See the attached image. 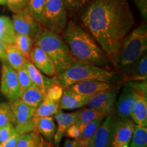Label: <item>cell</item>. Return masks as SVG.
Here are the masks:
<instances>
[{"mask_svg":"<svg viewBox=\"0 0 147 147\" xmlns=\"http://www.w3.org/2000/svg\"><path fill=\"white\" fill-rule=\"evenodd\" d=\"M34 45L40 48L49 55L55 64L57 75L78 62L59 34L42 27L34 39Z\"/></svg>","mask_w":147,"mask_h":147,"instance_id":"3957f363","label":"cell"},{"mask_svg":"<svg viewBox=\"0 0 147 147\" xmlns=\"http://www.w3.org/2000/svg\"><path fill=\"white\" fill-rule=\"evenodd\" d=\"M147 93V82H126L117 102L116 112L118 118L131 119L134 106L138 98Z\"/></svg>","mask_w":147,"mask_h":147,"instance_id":"8992f818","label":"cell"},{"mask_svg":"<svg viewBox=\"0 0 147 147\" xmlns=\"http://www.w3.org/2000/svg\"><path fill=\"white\" fill-rule=\"evenodd\" d=\"M14 118L10 104L1 103L0 104V127L13 125Z\"/></svg>","mask_w":147,"mask_h":147,"instance_id":"1f68e13d","label":"cell"},{"mask_svg":"<svg viewBox=\"0 0 147 147\" xmlns=\"http://www.w3.org/2000/svg\"><path fill=\"white\" fill-rule=\"evenodd\" d=\"M59 110V102H54L45 97L40 105L36 108L35 118L53 117Z\"/></svg>","mask_w":147,"mask_h":147,"instance_id":"484cf974","label":"cell"},{"mask_svg":"<svg viewBox=\"0 0 147 147\" xmlns=\"http://www.w3.org/2000/svg\"><path fill=\"white\" fill-rule=\"evenodd\" d=\"M0 5H5V0H0Z\"/></svg>","mask_w":147,"mask_h":147,"instance_id":"7bdbcfd3","label":"cell"},{"mask_svg":"<svg viewBox=\"0 0 147 147\" xmlns=\"http://www.w3.org/2000/svg\"><path fill=\"white\" fill-rule=\"evenodd\" d=\"M45 97V93H44L38 87L33 84L32 87L22 93L20 100L27 105L36 108L43 101Z\"/></svg>","mask_w":147,"mask_h":147,"instance_id":"d4e9b609","label":"cell"},{"mask_svg":"<svg viewBox=\"0 0 147 147\" xmlns=\"http://www.w3.org/2000/svg\"><path fill=\"white\" fill-rule=\"evenodd\" d=\"M17 134L13 125L0 127V143L3 144Z\"/></svg>","mask_w":147,"mask_h":147,"instance_id":"8d00e7d4","label":"cell"},{"mask_svg":"<svg viewBox=\"0 0 147 147\" xmlns=\"http://www.w3.org/2000/svg\"><path fill=\"white\" fill-rule=\"evenodd\" d=\"M129 147H147V127H140L134 124Z\"/></svg>","mask_w":147,"mask_h":147,"instance_id":"f1b7e54d","label":"cell"},{"mask_svg":"<svg viewBox=\"0 0 147 147\" xmlns=\"http://www.w3.org/2000/svg\"><path fill=\"white\" fill-rule=\"evenodd\" d=\"M0 91L9 102L18 100L21 95L16 71L7 63H3L1 67Z\"/></svg>","mask_w":147,"mask_h":147,"instance_id":"9c48e42d","label":"cell"},{"mask_svg":"<svg viewBox=\"0 0 147 147\" xmlns=\"http://www.w3.org/2000/svg\"><path fill=\"white\" fill-rule=\"evenodd\" d=\"M67 23V11L62 0H46L42 27L60 35Z\"/></svg>","mask_w":147,"mask_h":147,"instance_id":"52a82bcc","label":"cell"},{"mask_svg":"<svg viewBox=\"0 0 147 147\" xmlns=\"http://www.w3.org/2000/svg\"><path fill=\"white\" fill-rule=\"evenodd\" d=\"M35 126L36 131L44 138L49 142H53L57 129L56 124L53 117L35 118Z\"/></svg>","mask_w":147,"mask_h":147,"instance_id":"ffe728a7","label":"cell"},{"mask_svg":"<svg viewBox=\"0 0 147 147\" xmlns=\"http://www.w3.org/2000/svg\"><path fill=\"white\" fill-rule=\"evenodd\" d=\"M118 86H112L109 89L98 92L89 96L85 106L102 113L106 116L111 115L119 93Z\"/></svg>","mask_w":147,"mask_h":147,"instance_id":"30bf717a","label":"cell"},{"mask_svg":"<svg viewBox=\"0 0 147 147\" xmlns=\"http://www.w3.org/2000/svg\"><path fill=\"white\" fill-rule=\"evenodd\" d=\"M78 112V121L76 124L80 128L82 131L84 127L89 123L97 119L98 117H102V116H106L98 110L88 107L82 108ZM106 117H107V116H106Z\"/></svg>","mask_w":147,"mask_h":147,"instance_id":"83f0119b","label":"cell"},{"mask_svg":"<svg viewBox=\"0 0 147 147\" xmlns=\"http://www.w3.org/2000/svg\"><path fill=\"white\" fill-rule=\"evenodd\" d=\"M63 147H82L76 140H71L70 139H66L64 142Z\"/></svg>","mask_w":147,"mask_h":147,"instance_id":"b9f144b4","label":"cell"},{"mask_svg":"<svg viewBox=\"0 0 147 147\" xmlns=\"http://www.w3.org/2000/svg\"><path fill=\"white\" fill-rule=\"evenodd\" d=\"M29 0H5V5L14 14L18 13L27 8Z\"/></svg>","mask_w":147,"mask_h":147,"instance_id":"e575fe53","label":"cell"},{"mask_svg":"<svg viewBox=\"0 0 147 147\" xmlns=\"http://www.w3.org/2000/svg\"><path fill=\"white\" fill-rule=\"evenodd\" d=\"M134 128L131 119H114L111 147H129Z\"/></svg>","mask_w":147,"mask_h":147,"instance_id":"7c38bea8","label":"cell"},{"mask_svg":"<svg viewBox=\"0 0 147 147\" xmlns=\"http://www.w3.org/2000/svg\"><path fill=\"white\" fill-rule=\"evenodd\" d=\"M81 134L82 130L80 129V128L76 124H74L67 128L65 134L69 138L76 140L80 136Z\"/></svg>","mask_w":147,"mask_h":147,"instance_id":"74e56055","label":"cell"},{"mask_svg":"<svg viewBox=\"0 0 147 147\" xmlns=\"http://www.w3.org/2000/svg\"><path fill=\"white\" fill-rule=\"evenodd\" d=\"M92 0H62L66 10L71 13H76L87 6Z\"/></svg>","mask_w":147,"mask_h":147,"instance_id":"d6a6232c","label":"cell"},{"mask_svg":"<svg viewBox=\"0 0 147 147\" xmlns=\"http://www.w3.org/2000/svg\"><path fill=\"white\" fill-rule=\"evenodd\" d=\"M82 147H93V146H92V142L90 143V144H89L86 145V146H83Z\"/></svg>","mask_w":147,"mask_h":147,"instance_id":"ee69618b","label":"cell"},{"mask_svg":"<svg viewBox=\"0 0 147 147\" xmlns=\"http://www.w3.org/2000/svg\"><path fill=\"white\" fill-rule=\"evenodd\" d=\"M29 61L44 74L51 78L56 76L57 71L53 61L37 46H33L29 54Z\"/></svg>","mask_w":147,"mask_h":147,"instance_id":"4fadbf2b","label":"cell"},{"mask_svg":"<svg viewBox=\"0 0 147 147\" xmlns=\"http://www.w3.org/2000/svg\"><path fill=\"white\" fill-rule=\"evenodd\" d=\"M63 88L55 82V83L52 84L51 87L48 89L46 93V97L54 102H59L63 94Z\"/></svg>","mask_w":147,"mask_h":147,"instance_id":"d590c367","label":"cell"},{"mask_svg":"<svg viewBox=\"0 0 147 147\" xmlns=\"http://www.w3.org/2000/svg\"><path fill=\"white\" fill-rule=\"evenodd\" d=\"M80 19L117 69L121 45L136 23L128 0H92Z\"/></svg>","mask_w":147,"mask_h":147,"instance_id":"6da1fadb","label":"cell"},{"mask_svg":"<svg viewBox=\"0 0 147 147\" xmlns=\"http://www.w3.org/2000/svg\"><path fill=\"white\" fill-rule=\"evenodd\" d=\"M113 122L114 118L111 115L106 117L92 140L93 147H111Z\"/></svg>","mask_w":147,"mask_h":147,"instance_id":"2e32d148","label":"cell"},{"mask_svg":"<svg viewBox=\"0 0 147 147\" xmlns=\"http://www.w3.org/2000/svg\"><path fill=\"white\" fill-rule=\"evenodd\" d=\"M125 82L146 81L147 55H145L131 70L123 75Z\"/></svg>","mask_w":147,"mask_h":147,"instance_id":"603a6c76","label":"cell"},{"mask_svg":"<svg viewBox=\"0 0 147 147\" xmlns=\"http://www.w3.org/2000/svg\"><path fill=\"white\" fill-rule=\"evenodd\" d=\"M143 18H147V0H133Z\"/></svg>","mask_w":147,"mask_h":147,"instance_id":"f35d334b","label":"cell"},{"mask_svg":"<svg viewBox=\"0 0 147 147\" xmlns=\"http://www.w3.org/2000/svg\"><path fill=\"white\" fill-rule=\"evenodd\" d=\"M115 78L116 74L112 69L81 62H77L54 77L55 82L63 89L84 80H96L111 82Z\"/></svg>","mask_w":147,"mask_h":147,"instance_id":"5b68a950","label":"cell"},{"mask_svg":"<svg viewBox=\"0 0 147 147\" xmlns=\"http://www.w3.org/2000/svg\"><path fill=\"white\" fill-rule=\"evenodd\" d=\"M16 147H53V145L35 130L21 134Z\"/></svg>","mask_w":147,"mask_h":147,"instance_id":"d6986e66","label":"cell"},{"mask_svg":"<svg viewBox=\"0 0 147 147\" xmlns=\"http://www.w3.org/2000/svg\"><path fill=\"white\" fill-rule=\"evenodd\" d=\"M0 147H1V143H0Z\"/></svg>","mask_w":147,"mask_h":147,"instance_id":"f6af8a7d","label":"cell"},{"mask_svg":"<svg viewBox=\"0 0 147 147\" xmlns=\"http://www.w3.org/2000/svg\"><path fill=\"white\" fill-rule=\"evenodd\" d=\"M29 76L34 85L38 87L40 90H42L44 93H47L48 89L51 87V86L55 83L54 77H47L42 74L39 69L33 64L30 61H27L25 63Z\"/></svg>","mask_w":147,"mask_h":147,"instance_id":"e0dca14e","label":"cell"},{"mask_svg":"<svg viewBox=\"0 0 147 147\" xmlns=\"http://www.w3.org/2000/svg\"><path fill=\"white\" fill-rule=\"evenodd\" d=\"M89 96H84L64 89L59 106L60 110H74L85 106Z\"/></svg>","mask_w":147,"mask_h":147,"instance_id":"ac0fdd59","label":"cell"},{"mask_svg":"<svg viewBox=\"0 0 147 147\" xmlns=\"http://www.w3.org/2000/svg\"><path fill=\"white\" fill-rule=\"evenodd\" d=\"M46 0H29L27 9L36 18L37 21L42 24Z\"/></svg>","mask_w":147,"mask_h":147,"instance_id":"4dcf8cb0","label":"cell"},{"mask_svg":"<svg viewBox=\"0 0 147 147\" xmlns=\"http://www.w3.org/2000/svg\"><path fill=\"white\" fill-rule=\"evenodd\" d=\"M9 104L13 114V125L16 132L24 134L35 131L36 108L27 105L20 99Z\"/></svg>","mask_w":147,"mask_h":147,"instance_id":"ba28073f","label":"cell"},{"mask_svg":"<svg viewBox=\"0 0 147 147\" xmlns=\"http://www.w3.org/2000/svg\"><path fill=\"white\" fill-rule=\"evenodd\" d=\"M113 85L111 82L96 80H89L76 82L65 89L78 95H84V96H91L98 92L109 89Z\"/></svg>","mask_w":147,"mask_h":147,"instance_id":"5bb4252c","label":"cell"},{"mask_svg":"<svg viewBox=\"0 0 147 147\" xmlns=\"http://www.w3.org/2000/svg\"><path fill=\"white\" fill-rule=\"evenodd\" d=\"M62 38L78 62L112 69L111 61L87 30L74 21L67 22Z\"/></svg>","mask_w":147,"mask_h":147,"instance_id":"7a4b0ae2","label":"cell"},{"mask_svg":"<svg viewBox=\"0 0 147 147\" xmlns=\"http://www.w3.org/2000/svg\"><path fill=\"white\" fill-rule=\"evenodd\" d=\"M20 136H21V134L18 133L16 134L6 142L1 144V147H16Z\"/></svg>","mask_w":147,"mask_h":147,"instance_id":"ab89813d","label":"cell"},{"mask_svg":"<svg viewBox=\"0 0 147 147\" xmlns=\"http://www.w3.org/2000/svg\"><path fill=\"white\" fill-rule=\"evenodd\" d=\"M131 119L135 125L147 127V93L141 95L136 102L131 112Z\"/></svg>","mask_w":147,"mask_h":147,"instance_id":"44dd1931","label":"cell"},{"mask_svg":"<svg viewBox=\"0 0 147 147\" xmlns=\"http://www.w3.org/2000/svg\"><path fill=\"white\" fill-rule=\"evenodd\" d=\"M7 64L16 71L21 69L25 65L27 61L23 53L18 49L14 44H7L5 47Z\"/></svg>","mask_w":147,"mask_h":147,"instance_id":"7402d4cb","label":"cell"},{"mask_svg":"<svg viewBox=\"0 0 147 147\" xmlns=\"http://www.w3.org/2000/svg\"><path fill=\"white\" fill-rule=\"evenodd\" d=\"M16 73H17L18 80L19 82L20 87H21L22 94L24 91H26L30 87H32L34 84H33L32 80L29 76V74L27 72L25 65L21 69L16 71Z\"/></svg>","mask_w":147,"mask_h":147,"instance_id":"836d02e7","label":"cell"},{"mask_svg":"<svg viewBox=\"0 0 147 147\" xmlns=\"http://www.w3.org/2000/svg\"><path fill=\"white\" fill-rule=\"evenodd\" d=\"M147 51V27L142 23L130 32L121 45L117 69L126 74L142 59Z\"/></svg>","mask_w":147,"mask_h":147,"instance_id":"277c9868","label":"cell"},{"mask_svg":"<svg viewBox=\"0 0 147 147\" xmlns=\"http://www.w3.org/2000/svg\"><path fill=\"white\" fill-rule=\"evenodd\" d=\"M12 25L15 34L27 35L32 38H36L42 28V25L27 8L12 16Z\"/></svg>","mask_w":147,"mask_h":147,"instance_id":"8fae6325","label":"cell"},{"mask_svg":"<svg viewBox=\"0 0 147 147\" xmlns=\"http://www.w3.org/2000/svg\"><path fill=\"white\" fill-rule=\"evenodd\" d=\"M15 34L12 20L8 16H0V40L7 44H14Z\"/></svg>","mask_w":147,"mask_h":147,"instance_id":"4316f807","label":"cell"},{"mask_svg":"<svg viewBox=\"0 0 147 147\" xmlns=\"http://www.w3.org/2000/svg\"><path fill=\"white\" fill-rule=\"evenodd\" d=\"M14 45L29 61V54L34 46V40L27 35L16 34Z\"/></svg>","mask_w":147,"mask_h":147,"instance_id":"f546056e","label":"cell"},{"mask_svg":"<svg viewBox=\"0 0 147 147\" xmlns=\"http://www.w3.org/2000/svg\"><path fill=\"white\" fill-rule=\"evenodd\" d=\"M106 116H102V117H98L97 119L89 123L84 127L80 136L76 140L80 144V146H86L92 142V140H93L95 132L101 126Z\"/></svg>","mask_w":147,"mask_h":147,"instance_id":"cb8c5ba5","label":"cell"},{"mask_svg":"<svg viewBox=\"0 0 147 147\" xmlns=\"http://www.w3.org/2000/svg\"><path fill=\"white\" fill-rule=\"evenodd\" d=\"M7 43L0 40V61L3 62V63H7L6 52H5V47Z\"/></svg>","mask_w":147,"mask_h":147,"instance_id":"60d3db41","label":"cell"},{"mask_svg":"<svg viewBox=\"0 0 147 147\" xmlns=\"http://www.w3.org/2000/svg\"><path fill=\"white\" fill-rule=\"evenodd\" d=\"M78 111L74 113H65L62 110H59L55 116V120L57 123V129H56L54 136V144L55 147H59L62 138L65 135L67 128L74 124H76L78 121Z\"/></svg>","mask_w":147,"mask_h":147,"instance_id":"9a60e30c","label":"cell"}]
</instances>
